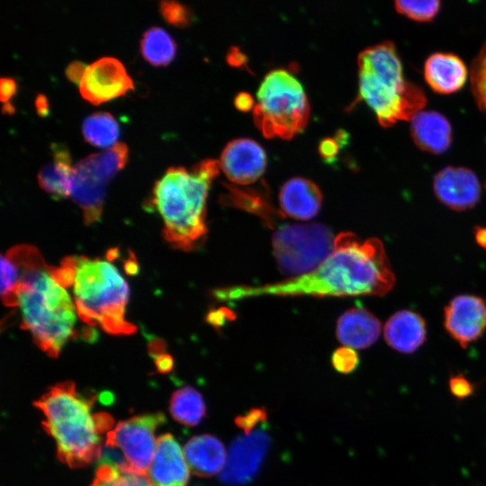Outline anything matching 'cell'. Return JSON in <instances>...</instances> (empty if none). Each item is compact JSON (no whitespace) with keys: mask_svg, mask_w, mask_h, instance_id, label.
Returning <instances> with one entry per match:
<instances>
[{"mask_svg":"<svg viewBox=\"0 0 486 486\" xmlns=\"http://www.w3.org/2000/svg\"><path fill=\"white\" fill-rule=\"evenodd\" d=\"M220 168L218 160L207 158L190 170L169 167L155 184L152 204L163 220L164 237L174 248L192 251L203 244L206 200Z\"/></svg>","mask_w":486,"mask_h":486,"instance_id":"277c9868","label":"cell"},{"mask_svg":"<svg viewBox=\"0 0 486 486\" xmlns=\"http://www.w3.org/2000/svg\"><path fill=\"white\" fill-rule=\"evenodd\" d=\"M396 11L417 22H429L438 13L440 2L436 0L428 1H395Z\"/></svg>","mask_w":486,"mask_h":486,"instance_id":"f546056e","label":"cell"},{"mask_svg":"<svg viewBox=\"0 0 486 486\" xmlns=\"http://www.w3.org/2000/svg\"><path fill=\"white\" fill-rule=\"evenodd\" d=\"M449 387L452 394L460 400L472 395L474 391L472 383L463 374L452 376L449 380Z\"/></svg>","mask_w":486,"mask_h":486,"instance_id":"836d02e7","label":"cell"},{"mask_svg":"<svg viewBox=\"0 0 486 486\" xmlns=\"http://www.w3.org/2000/svg\"><path fill=\"white\" fill-rule=\"evenodd\" d=\"M357 101H364L385 128L410 121L427 104L423 90L409 82L392 41L362 50L357 58Z\"/></svg>","mask_w":486,"mask_h":486,"instance_id":"5b68a950","label":"cell"},{"mask_svg":"<svg viewBox=\"0 0 486 486\" xmlns=\"http://www.w3.org/2000/svg\"><path fill=\"white\" fill-rule=\"evenodd\" d=\"M380 320L364 308H353L338 320L337 336L345 346L364 349L371 346L381 334Z\"/></svg>","mask_w":486,"mask_h":486,"instance_id":"44dd1931","label":"cell"},{"mask_svg":"<svg viewBox=\"0 0 486 486\" xmlns=\"http://www.w3.org/2000/svg\"><path fill=\"white\" fill-rule=\"evenodd\" d=\"M189 470L184 450L174 436H160L148 472L154 486H186Z\"/></svg>","mask_w":486,"mask_h":486,"instance_id":"2e32d148","label":"cell"},{"mask_svg":"<svg viewBox=\"0 0 486 486\" xmlns=\"http://www.w3.org/2000/svg\"><path fill=\"white\" fill-rule=\"evenodd\" d=\"M485 186H486V184H485Z\"/></svg>","mask_w":486,"mask_h":486,"instance_id":"ee69618b","label":"cell"},{"mask_svg":"<svg viewBox=\"0 0 486 486\" xmlns=\"http://www.w3.org/2000/svg\"><path fill=\"white\" fill-rule=\"evenodd\" d=\"M219 163L230 181L238 184H248L263 175L266 166V154L256 140L238 138L225 146Z\"/></svg>","mask_w":486,"mask_h":486,"instance_id":"9a60e30c","label":"cell"},{"mask_svg":"<svg viewBox=\"0 0 486 486\" xmlns=\"http://www.w3.org/2000/svg\"><path fill=\"white\" fill-rule=\"evenodd\" d=\"M128 158L127 149L117 144L74 166L70 195L81 209L86 224L100 220L106 184L125 166Z\"/></svg>","mask_w":486,"mask_h":486,"instance_id":"9c48e42d","label":"cell"},{"mask_svg":"<svg viewBox=\"0 0 486 486\" xmlns=\"http://www.w3.org/2000/svg\"><path fill=\"white\" fill-rule=\"evenodd\" d=\"M165 421L162 412L120 421L106 434L104 445L120 450L131 470L148 475L157 448L155 432Z\"/></svg>","mask_w":486,"mask_h":486,"instance_id":"30bf717a","label":"cell"},{"mask_svg":"<svg viewBox=\"0 0 486 486\" xmlns=\"http://www.w3.org/2000/svg\"><path fill=\"white\" fill-rule=\"evenodd\" d=\"M19 272L18 306L22 327L50 357L58 356L64 345L76 334V307L68 293L52 275L35 247L19 245L5 253Z\"/></svg>","mask_w":486,"mask_h":486,"instance_id":"7a4b0ae2","label":"cell"},{"mask_svg":"<svg viewBox=\"0 0 486 486\" xmlns=\"http://www.w3.org/2000/svg\"><path fill=\"white\" fill-rule=\"evenodd\" d=\"M322 202L318 185L304 177L286 181L279 193L282 212L297 220H310L317 215Z\"/></svg>","mask_w":486,"mask_h":486,"instance_id":"ac0fdd59","label":"cell"},{"mask_svg":"<svg viewBox=\"0 0 486 486\" xmlns=\"http://www.w3.org/2000/svg\"><path fill=\"white\" fill-rule=\"evenodd\" d=\"M433 190L437 200L449 209L463 212L480 201L482 189L473 171L464 166H448L436 173Z\"/></svg>","mask_w":486,"mask_h":486,"instance_id":"5bb4252c","label":"cell"},{"mask_svg":"<svg viewBox=\"0 0 486 486\" xmlns=\"http://www.w3.org/2000/svg\"><path fill=\"white\" fill-rule=\"evenodd\" d=\"M335 238L323 224L282 223L272 237L273 253L279 269L292 276L314 270L332 252Z\"/></svg>","mask_w":486,"mask_h":486,"instance_id":"ba28073f","label":"cell"},{"mask_svg":"<svg viewBox=\"0 0 486 486\" xmlns=\"http://www.w3.org/2000/svg\"><path fill=\"white\" fill-rule=\"evenodd\" d=\"M91 486H154L146 474L128 466L110 463L99 464Z\"/></svg>","mask_w":486,"mask_h":486,"instance_id":"83f0119b","label":"cell"},{"mask_svg":"<svg viewBox=\"0 0 486 486\" xmlns=\"http://www.w3.org/2000/svg\"><path fill=\"white\" fill-rule=\"evenodd\" d=\"M93 402L73 382L55 384L34 402L44 416V429L56 443L58 459L71 468L98 460L103 435L114 424L108 413H94Z\"/></svg>","mask_w":486,"mask_h":486,"instance_id":"3957f363","label":"cell"},{"mask_svg":"<svg viewBox=\"0 0 486 486\" xmlns=\"http://www.w3.org/2000/svg\"><path fill=\"white\" fill-rule=\"evenodd\" d=\"M82 131L88 143L105 148L115 143L120 129L117 121L111 113L98 112L85 119Z\"/></svg>","mask_w":486,"mask_h":486,"instance_id":"4316f807","label":"cell"},{"mask_svg":"<svg viewBox=\"0 0 486 486\" xmlns=\"http://www.w3.org/2000/svg\"><path fill=\"white\" fill-rule=\"evenodd\" d=\"M467 75L465 64L453 53H434L427 58L424 65L425 80L437 94L457 92L464 86Z\"/></svg>","mask_w":486,"mask_h":486,"instance_id":"d6986e66","label":"cell"},{"mask_svg":"<svg viewBox=\"0 0 486 486\" xmlns=\"http://www.w3.org/2000/svg\"><path fill=\"white\" fill-rule=\"evenodd\" d=\"M340 147L339 141L336 138H324L319 145V152L325 159H331L338 154Z\"/></svg>","mask_w":486,"mask_h":486,"instance_id":"e575fe53","label":"cell"},{"mask_svg":"<svg viewBox=\"0 0 486 486\" xmlns=\"http://www.w3.org/2000/svg\"><path fill=\"white\" fill-rule=\"evenodd\" d=\"M309 117L308 97L297 77L284 68L269 71L253 108L254 122L263 135L289 140L305 128Z\"/></svg>","mask_w":486,"mask_h":486,"instance_id":"52a82bcc","label":"cell"},{"mask_svg":"<svg viewBox=\"0 0 486 486\" xmlns=\"http://www.w3.org/2000/svg\"><path fill=\"white\" fill-rule=\"evenodd\" d=\"M36 109L39 114L46 115L49 112V105L46 97L43 94H40L36 98Z\"/></svg>","mask_w":486,"mask_h":486,"instance_id":"7bdbcfd3","label":"cell"},{"mask_svg":"<svg viewBox=\"0 0 486 486\" xmlns=\"http://www.w3.org/2000/svg\"><path fill=\"white\" fill-rule=\"evenodd\" d=\"M52 160L43 166L38 174L40 186L53 199L70 195L72 184V158L63 144L51 145Z\"/></svg>","mask_w":486,"mask_h":486,"instance_id":"603a6c76","label":"cell"},{"mask_svg":"<svg viewBox=\"0 0 486 486\" xmlns=\"http://www.w3.org/2000/svg\"><path fill=\"white\" fill-rule=\"evenodd\" d=\"M444 327L463 348H466L486 330V300L472 294L454 297L444 308Z\"/></svg>","mask_w":486,"mask_h":486,"instance_id":"4fadbf2b","label":"cell"},{"mask_svg":"<svg viewBox=\"0 0 486 486\" xmlns=\"http://www.w3.org/2000/svg\"><path fill=\"white\" fill-rule=\"evenodd\" d=\"M331 362L338 372L349 374L358 366L359 357L353 348L341 346L333 353Z\"/></svg>","mask_w":486,"mask_h":486,"instance_id":"1f68e13d","label":"cell"},{"mask_svg":"<svg viewBox=\"0 0 486 486\" xmlns=\"http://www.w3.org/2000/svg\"><path fill=\"white\" fill-rule=\"evenodd\" d=\"M383 336L386 343L394 350L405 354L413 353L426 340V321L416 311L398 310L386 321Z\"/></svg>","mask_w":486,"mask_h":486,"instance_id":"e0dca14e","label":"cell"},{"mask_svg":"<svg viewBox=\"0 0 486 486\" xmlns=\"http://www.w3.org/2000/svg\"><path fill=\"white\" fill-rule=\"evenodd\" d=\"M395 274L382 242L341 232L328 257L314 270L263 285H231L212 291L220 302L261 296H383L395 285Z\"/></svg>","mask_w":486,"mask_h":486,"instance_id":"6da1fadb","label":"cell"},{"mask_svg":"<svg viewBox=\"0 0 486 486\" xmlns=\"http://www.w3.org/2000/svg\"><path fill=\"white\" fill-rule=\"evenodd\" d=\"M231 311L229 309L220 308L217 310L211 311L208 315V321L215 327L222 325L226 320H230Z\"/></svg>","mask_w":486,"mask_h":486,"instance_id":"74e56055","label":"cell"},{"mask_svg":"<svg viewBox=\"0 0 486 486\" xmlns=\"http://www.w3.org/2000/svg\"><path fill=\"white\" fill-rule=\"evenodd\" d=\"M16 83L13 78L3 77L0 80V96L3 102H7L16 92Z\"/></svg>","mask_w":486,"mask_h":486,"instance_id":"8d00e7d4","label":"cell"},{"mask_svg":"<svg viewBox=\"0 0 486 486\" xmlns=\"http://www.w3.org/2000/svg\"><path fill=\"white\" fill-rule=\"evenodd\" d=\"M184 454L193 473L201 477L220 472L227 459L223 444L209 434L192 437L185 444Z\"/></svg>","mask_w":486,"mask_h":486,"instance_id":"7402d4cb","label":"cell"},{"mask_svg":"<svg viewBox=\"0 0 486 486\" xmlns=\"http://www.w3.org/2000/svg\"><path fill=\"white\" fill-rule=\"evenodd\" d=\"M159 12L169 24L177 27H185L193 21L192 11L176 1H162Z\"/></svg>","mask_w":486,"mask_h":486,"instance_id":"4dcf8cb0","label":"cell"},{"mask_svg":"<svg viewBox=\"0 0 486 486\" xmlns=\"http://www.w3.org/2000/svg\"><path fill=\"white\" fill-rule=\"evenodd\" d=\"M143 58L151 65H168L175 58L176 45L172 37L160 27L147 30L140 41Z\"/></svg>","mask_w":486,"mask_h":486,"instance_id":"484cf974","label":"cell"},{"mask_svg":"<svg viewBox=\"0 0 486 486\" xmlns=\"http://www.w3.org/2000/svg\"><path fill=\"white\" fill-rule=\"evenodd\" d=\"M227 192L222 195V202L226 205L236 207L258 216L267 227L276 228L284 214L274 209L271 203L258 192L239 188L234 185H227Z\"/></svg>","mask_w":486,"mask_h":486,"instance_id":"cb8c5ba5","label":"cell"},{"mask_svg":"<svg viewBox=\"0 0 486 486\" xmlns=\"http://www.w3.org/2000/svg\"><path fill=\"white\" fill-rule=\"evenodd\" d=\"M266 420V413L262 409H253L236 418L237 426L248 433Z\"/></svg>","mask_w":486,"mask_h":486,"instance_id":"d6a6232c","label":"cell"},{"mask_svg":"<svg viewBox=\"0 0 486 486\" xmlns=\"http://www.w3.org/2000/svg\"><path fill=\"white\" fill-rule=\"evenodd\" d=\"M475 242L486 249V226H476L473 230Z\"/></svg>","mask_w":486,"mask_h":486,"instance_id":"b9f144b4","label":"cell"},{"mask_svg":"<svg viewBox=\"0 0 486 486\" xmlns=\"http://www.w3.org/2000/svg\"><path fill=\"white\" fill-rule=\"evenodd\" d=\"M156 364L159 371L167 372L173 365V360L170 356L162 354L158 356Z\"/></svg>","mask_w":486,"mask_h":486,"instance_id":"60d3db41","label":"cell"},{"mask_svg":"<svg viewBox=\"0 0 486 486\" xmlns=\"http://www.w3.org/2000/svg\"><path fill=\"white\" fill-rule=\"evenodd\" d=\"M234 104L241 111H248L255 105L252 95L247 92L238 93L234 99Z\"/></svg>","mask_w":486,"mask_h":486,"instance_id":"f35d334b","label":"cell"},{"mask_svg":"<svg viewBox=\"0 0 486 486\" xmlns=\"http://www.w3.org/2000/svg\"><path fill=\"white\" fill-rule=\"evenodd\" d=\"M134 89L124 66L117 58L104 57L87 66L79 84L84 99L100 104Z\"/></svg>","mask_w":486,"mask_h":486,"instance_id":"7c38bea8","label":"cell"},{"mask_svg":"<svg viewBox=\"0 0 486 486\" xmlns=\"http://www.w3.org/2000/svg\"><path fill=\"white\" fill-rule=\"evenodd\" d=\"M227 60L231 66L241 67L246 64L247 58L238 47H232L227 54Z\"/></svg>","mask_w":486,"mask_h":486,"instance_id":"ab89813d","label":"cell"},{"mask_svg":"<svg viewBox=\"0 0 486 486\" xmlns=\"http://www.w3.org/2000/svg\"><path fill=\"white\" fill-rule=\"evenodd\" d=\"M169 410L177 422L190 427L198 425L206 412L202 394L190 386L178 389L173 393Z\"/></svg>","mask_w":486,"mask_h":486,"instance_id":"d4e9b609","label":"cell"},{"mask_svg":"<svg viewBox=\"0 0 486 486\" xmlns=\"http://www.w3.org/2000/svg\"><path fill=\"white\" fill-rule=\"evenodd\" d=\"M269 445L268 433L259 427L238 436L230 446L221 480L232 484L249 482L264 462Z\"/></svg>","mask_w":486,"mask_h":486,"instance_id":"8fae6325","label":"cell"},{"mask_svg":"<svg viewBox=\"0 0 486 486\" xmlns=\"http://www.w3.org/2000/svg\"><path fill=\"white\" fill-rule=\"evenodd\" d=\"M73 292L80 320L112 335H130L136 326L126 320L129 287L108 260L74 256Z\"/></svg>","mask_w":486,"mask_h":486,"instance_id":"8992f818","label":"cell"},{"mask_svg":"<svg viewBox=\"0 0 486 486\" xmlns=\"http://www.w3.org/2000/svg\"><path fill=\"white\" fill-rule=\"evenodd\" d=\"M87 66L82 62L75 61L72 62L66 70V75L69 80L76 84H80L85 71Z\"/></svg>","mask_w":486,"mask_h":486,"instance_id":"d590c367","label":"cell"},{"mask_svg":"<svg viewBox=\"0 0 486 486\" xmlns=\"http://www.w3.org/2000/svg\"><path fill=\"white\" fill-rule=\"evenodd\" d=\"M410 122V135L418 148L432 154H441L448 149L452 128L443 114L435 111H420Z\"/></svg>","mask_w":486,"mask_h":486,"instance_id":"ffe728a7","label":"cell"},{"mask_svg":"<svg viewBox=\"0 0 486 486\" xmlns=\"http://www.w3.org/2000/svg\"><path fill=\"white\" fill-rule=\"evenodd\" d=\"M470 81L475 102L486 113V42L472 62Z\"/></svg>","mask_w":486,"mask_h":486,"instance_id":"f1b7e54d","label":"cell"}]
</instances>
